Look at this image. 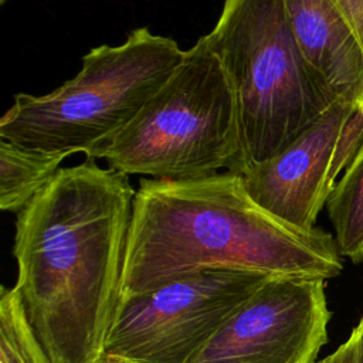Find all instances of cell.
<instances>
[{"instance_id":"obj_1","label":"cell","mask_w":363,"mask_h":363,"mask_svg":"<svg viewBox=\"0 0 363 363\" xmlns=\"http://www.w3.org/2000/svg\"><path fill=\"white\" fill-rule=\"evenodd\" d=\"M95 160L60 167L16 218L14 288L52 363H106L136 190Z\"/></svg>"},{"instance_id":"obj_2","label":"cell","mask_w":363,"mask_h":363,"mask_svg":"<svg viewBox=\"0 0 363 363\" xmlns=\"http://www.w3.org/2000/svg\"><path fill=\"white\" fill-rule=\"evenodd\" d=\"M342 269L336 238L316 227L298 228L265 210L241 173L142 177L118 301L204 271L326 281Z\"/></svg>"},{"instance_id":"obj_3","label":"cell","mask_w":363,"mask_h":363,"mask_svg":"<svg viewBox=\"0 0 363 363\" xmlns=\"http://www.w3.org/2000/svg\"><path fill=\"white\" fill-rule=\"evenodd\" d=\"M86 157L155 179H191L248 167L235 92L206 37L116 135Z\"/></svg>"},{"instance_id":"obj_4","label":"cell","mask_w":363,"mask_h":363,"mask_svg":"<svg viewBox=\"0 0 363 363\" xmlns=\"http://www.w3.org/2000/svg\"><path fill=\"white\" fill-rule=\"evenodd\" d=\"M184 51L147 27L119 45L82 57L79 72L43 96L17 94L0 119V139L18 146L85 157L126 126L167 81Z\"/></svg>"},{"instance_id":"obj_5","label":"cell","mask_w":363,"mask_h":363,"mask_svg":"<svg viewBox=\"0 0 363 363\" xmlns=\"http://www.w3.org/2000/svg\"><path fill=\"white\" fill-rule=\"evenodd\" d=\"M204 37L233 84L248 166L279 153L336 101L302 55L284 0H224Z\"/></svg>"},{"instance_id":"obj_6","label":"cell","mask_w":363,"mask_h":363,"mask_svg":"<svg viewBox=\"0 0 363 363\" xmlns=\"http://www.w3.org/2000/svg\"><path fill=\"white\" fill-rule=\"evenodd\" d=\"M267 278L204 271L118 301L106 363H186Z\"/></svg>"},{"instance_id":"obj_7","label":"cell","mask_w":363,"mask_h":363,"mask_svg":"<svg viewBox=\"0 0 363 363\" xmlns=\"http://www.w3.org/2000/svg\"><path fill=\"white\" fill-rule=\"evenodd\" d=\"M329 319L323 279L267 278L186 363H315Z\"/></svg>"},{"instance_id":"obj_8","label":"cell","mask_w":363,"mask_h":363,"mask_svg":"<svg viewBox=\"0 0 363 363\" xmlns=\"http://www.w3.org/2000/svg\"><path fill=\"white\" fill-rule=\"evenodd\" d=\"M359 108L336 99L279 153L248 166L242 176L251 197L291 225L315 228L340 174L337 150L342 136Z\"/></svg>"},{"instance_id":"obj_9","label":"cell","mask_w":363,"mask_h":363,"mask_svg":"<svg viewBox=\"0 0 363 363\" xmlns=\"http://www.w3.org/2000/svg\"><path fill=\"white\" fill-rule=\"evenodd\" d=\"M308 64L336 99L363 106V45L333 0H284Z\"/></svg>"},{"instance_id":"obj_10","label":"cell","mask_w":363,"mask_h":363,"mask_svg":"<svg viewBox=\"0 0 363 363\" xmlns=\"http://www.w3.org/2000/svg\"><path fill=\"white\" fill-rule=\"evenodd\" d=\"M61 153H47L0 140V208L18 213L60 170L65 159Z\"/></svg>"},{"instance_id":"obj_11","label":"cell","mask_w":363,"mask_h":363,"mask_svg":"<svg viewBox=\"0 0 363 363\" xmlns=\"http://www.w3.org/2000/svg\"><path fill=\"white\" fill-rule=\"evenodd\" d=\"M328 214L342 255L352 262L363 261V145L328 201Z\"/></svg>"},{"instance_id":"obj_12","label":"cell","mask_w":363,"mask_h":363,"mask_svg":"<svg viewBox=\"0 0 363 363\" xmlns=\"http://www.w3.org/2000/svg\"><path fill=\"white\" fill-rule=\"evenodd\" d=\"M0 363H52L27 319L18 291L0 289Z\"/></svg>"},{"instance_id":"obj_13","label":"cell","mask_w":363,"mask_h":363,"mask_svg":"<svg viewBox=\"0 0 363 363\" xmlns=\"http://www.w3.org/2000/svg\"><path fill=\"white\" fill-rule=\"evenodd\" d=\"M360 339H362V329L357 325L346 342H343L335 352L318 360L315 363H359L360 354Z\"/></svg>"},{"instance_id":"obj_14","label":"cell","mask_w":363,"mask_h":363,"mask_svg":"<svg viewBox=\"0 0 363 363\" xmlns=\"http://www.w3.org/2000/svg\"><path fill=\"white\" fill-rule=\"evenodd\" d=\"M363 45V0H333Z\"/></svg>"},{"instance_id":"obj_15","label":"cell","mask_w":363,"mask_h":363,"mask_svg":"<svg viewBox=\"0 0 363 363\" xmlns=\"http://www.w3.org/2000/svg\"><path fill=\"white\" fill-rule=\"evenodd\" d=\"M359 326L362 329V339H360V354H359V363H363V318L359 322Z\"/></svg>"},{"instance_id":"obj_16","label":"cell","mask_w":363,"mask_h":363,"mask_svg":"<svg viewBox=\"0 0 363 363\" xmlns=\"http://www.w3.org/2000/svg\"><path fill=\"white\" fill-rule=\"evenodd\" d=\"M3 1H6V0H1V3H3Z\"/></svg>"}]
</instances>
